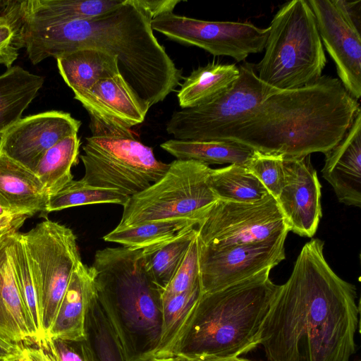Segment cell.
Instances as JSON below:
<instances>
[{
	"label": "cell",
	"instance_id": "6da1fadb",
	"mask_svg": "<svg viewBox=\"0 0 361 361\" xmlns=\"http://www.w3.org/2000/svg\"><path fill=\"white\" fill-rule=\"evenodd\" d=\"M314 238L279 286L259 340L269 361H350L359 323L356 287L339 277Z\"/></svg>",
	"mask_w": 361,
	"mask_h": 361
},
{
	"label": "cell",
	"instance_id": "7a4b0ae2",
	"mask_svg": "<svg viewBox=\"0 0 361 361\" xmlns=\"http://www.w3.org/2000/svg\"><path fill=\"white\" fill-rule=\"evenodd\" d=\"M152 20L139 0H124L104 14L47 28L22 29L20 36L33 64L82 48L114 56L121 75L151 107L180 86L183 78L157 41Z\"/></svg>",
	"mask_w": 361,
	"mask_h": 361
},
{
	"label": "cell",
	"instance_id": "3957f363",
	"mask_svg": "<svg viewBox=\"0 0 361 361\" xmlns=\"http://www.w3.org/2000/svg\"><path fill=\"white\" fill-rule=\"evenodd\" d=\"M360 110L338 78L322 75L306 86L269 94L219 140L283 159L325 154L343 137Z\"/></svg>",
	"mask_w": 361,
	"mask_h": 361
},
{
	"label": "cell",
	"instance_id": "277c9868",
	"mask_svg": "<svg viewBox=\"0 0 361 361\" xmlns=\"http://www.w3.org/2000/svg\"><path fill=\"white\" fill-rule=\"evenodd\" d=\"M98 301L128 361H153L162 321V290L147 273L142 249L106 247L90 267Z\"/></svg>",
	"mask_w": 361,
	"mask_h": 361
},
{
	"label": "cell",
	"instance_id": "5b68a950",
	"mask_svg": "<svg viewBox=\"0 0 361 361\" xmlns=\"http://www.w3.org/2000/svg\"><path fill=\"white\" fill-rule=\"evenodd\" d=\"M271 270L202 294L174 357H238L259 345L262 325L279 288L269 278Z\"/></svg>",
	"mask_w": 361,
	"mask_h": 361
},
{
	"label": "cell",
	"instance_id": "8992f818",
	"mask_svg": "<svg viewBox=\"0 0 361 361\" xmlns=\"http://www.w3.org/2000/svg\"><path fill=\"white\" fill-rule=\"evenodd\" d=\"M268 27L264 56L255 64L262 83L274 90H293L322 75L326 58L307 1L283 5Z\"/></svg>",
	"mask_w": 361,
	"mask_h": 361
},
{
	"label": "cell",
	"instance_id": "52a82bcc",
	"mask_svg": "<svg viewBox=\"0 0 361 361\" xmlns=\"http://www.w3.org/2000/svg\"><path fill=\"white\" fill-rule=\"evenodd\" d=\"M211 169L199 161L174 160L159 180L128 199L116 227L177 219L200 221L219 200L210 186Z\"/></svg>",
	"mask_w": 361,
	"mask_h": 361
},
{
	"label": "cell",
	"instance_id": "ba28073f",
	"mask_svg": "<svg viewBox=\"0 0 361 361\" xmlns=\"http://www.w3.org/2000/svg\"><path fill=\"white\" fill-rule=\"evenodd\" d=\"M80 156L83 182L114 190L129 197L147 189L166 172L169 164L158 160L152 148L133 137H87Z\"/></svg>",
	"mask_w": 361,
	"mask_h": 361
},
{
	"label": "cell",
	"instance_id": "9c48e42d",
	"mask_svg": "<svg viewBox=\"0 0 361 361\" xmlns=\"http://www.w3.org/2000/svg\"><path fill=\"white\" fill-rule=\"evenodd\" d=\"M31 266L42 331L46 341L71 277L82 262L73 231L45 220L22 233Z\"/></svg>",
	"mask_w": 361,
	"mask_h": 361
},
{
	"label": "cell",
	"instance_id": "30bf717a",
	"mask_svg": "<svg viewBox=\"0 0 361 361\" xmlns=\"http://www.w3.org/2000/svg\"><path fill=\"white\" fill-rule=\"evenodd\" d=\"M240 75L226 91L195 107L174 111L166 131L176 140H219L229 128L250 115L262 101L276 91L259 79L255 64L239 66Z\"/></svg>",
	"mask_w": 361,
	"mask_h": 361
},
{
	"label": "cell",
	"instance_id": "8fae6325",
	"mask_svg": "<svg viewBox=\"0 0 361 361\" xmlns=\"http://www.w3.org/2000/svg\"><path fill=\"white\" fill-rule=\"evenodd\" d=\"M198 243L224 247L258 243L289 232L276 199L254 203L218 200L196 226Z\"/></svg>",
	"mask_w": 361,
	"mask_h": 361
},
{
	"label": "cell",
	"instance_id": "7c38bea8",
	"mask_svg": "<svg viewBox=\"0 0 361 361\" xmlns=\"http://www.w3.org/2000/svg\"><path fill=\"white\" fill-rule=\"evenodd\" d=\"M152 27L168 38L195 46L214 56H229L243 61L251 54L262 52L269 27L261 28L248 22L207 21L173 12L152 20Z\"/></svg>",
	"mask_w": 361,
	"mask_h": 361
},
{
	"label": "cell",
	"instance_id": "4fadbf2b",
	"mask_svg": "<svg viewBox=\"0 0 361 361\" xmlns=\"http://www.w3.org/2000/svg\"><path fill=\"white\" fill-rule=\"evenodd\" d=\"M287 235L238 245L212 247L198 243L202 294L219 290L279 264L286 258Z\"/></svg>",
	"mask_w": 361,
	"mask_h": 361
},
{
	"label": "cell",
	"instance_id": "5bb4252c",
	"mask_svg": "<svg viewBox=\"0 0 361 361\" xmlns=\"http://www.w3.org/2000/svg\"><path fill=\"white\" fill-rule=\"evenodd\" d=\"M74 98L87 111L93 136L133 137L131 128L145 121L150 108L121 73L99 81Z\"/></svg>",
	"mask_w": 361,
	"mask_h": 361
},
{
	"label": "cell",
	"instance_id": "9a60e30c",
	"mask_svg": "<svg viewBox=\"0 0 361 361\" xmlns=\"http://www.w3.org/2000/svg\"><path fill=\"white\" fill-rule=\"evenodd\" d=\"M319 34L335 63L339 80L348 93L361 97V35L360 27L342 0H308Z\"/></svg>",
	"mask_w": 361,
	"mask_h": 361
},
{
	"label": "cell",
	"instance_id": "2e32d148",
	"mask_svg": "<svg viewBox=\"0 0 361 361\" xmlns=\"http://www.w3.org/2000/svg\"><path fill=\"white\" fill-rule=\"evenodd\" d=\"M80 126V121L61 111L28 116L0 135V152L35 172L46 152L64 137L78 134Z\"/></svg>",
	"mask_w": 361,
	"mask_h": 361
},
{
	"label": "cell",
	"instance_id": "e0dca14e",
	"mask_svg": "<svg viewBox=\"0 0 361 361\" xmlns=\"http://www.w3.org/2000/svg\"><path fill=\"white\" fill-rule=\"evenodd\" d=\"M283 185L276 200L289 231L312 238L322 212V186L310 156L283 159Z\"/></svg>",
	"mask_w": 361,
	"mask_h": 361
},
{
	"label": "cell",
	"instance_id": "ac0fdd59",
	"mask_svg": "<svg viewBox=\"0 0 361 361\" xmlns=\"http://www.w3.org/2000/svg\"><path fill=\"white\" fill-rule=\"evenodd\" d=\"M325 154L323 178L332 186L338 201L361 206V109L350 127Z\"/></svg>",
	"mask_w": 361,
	"mask_h": 361
},
{
	"label": "cell",
	"instance_id": "d6986e66",
	"mask_svg": "<svg viewBox=\"0 0 361 361\" xmlns=\"http://www.w3.org/2000/svg\"><path fill=\"white\" fill-rule=\"evenodd\" d=\"M124 0H8L20 29H42L93 18L108 12Z\"/></svg>",
	"mask_w": 361,
	"mask_h": 361
},
{
	"label": "cell",
	"instance_id": "ffe728a7",
	"mask_svg": "<svg viewBox=\"0 0 361 361\" xmlns=\"http://www.w3.org/2000/svg\"><path fill=\"white\" fill-rule=\"evenodd\" d=\"M95 294L92 269L82 262L71 275L46 340L86 339L87 313Z\"/></svg>",
	"mask_w": 361,
	"mask_h": 361
},
{
	"label": "cell",
	"instance_id": "44dd1931",
	"mask_svg": "<svg viewBox=\"0 0 361 361\" xmlns=\"http://www.w3.org/2000/svg\"><path fill=\"white\" fill-rule=\"evenodd\" d=\"M49 195L37 175L0 152V205L29 216L47 214Z\"/></svg>",
	"mask_w": 361,
	"mask_h": 361
},
{
	"label": "cell",
	"instance_id": "7402d4cb",
	"mask_svg": "<svg viewBox=\"0 0 361 361\" xmlns=\"http://www.w3.org/2000/svg\"><path fill=\"white\" fill-rule=\"evenodd\" d=\"M10 238L0 247V332L21 345L38 344L16 281Z\"/></svg>",
	"mask_w": 361,
	"mask_h": 361
},
{
	"label": "cell",
	"instance_id": "603a6c76",
	"mask_svg": "<svg viewBox=\"0 0 361 361\" xmlns=\"http://www.w3.org/2000/svg\"><path fill=\"white\" fill-rule=\"evenodd\" d=\"M56 59L59 73L74 97L89 91L99 81L120 73L117 58L97 49H78Z\"/></svg>",
	"mask_w": 361,
	"mask_h": 361
},
{
	"label": "cell",
	"instance_id": "cb8c5ba5",
	"mask_svg": "<svg viewBox=\"0 0 361 361\" xmlns=\"http://www.w3.org/2000/svg\"><path fill=\"white\" fill-rule=\"evenodd\" d=\"M44 82L42 76L20 66H11L0 75V135L22 118Z\"/></svg>",
	"mask_w": 361,
	"mask_h": 361
},
{
	"label": "cell",
	"instance_id": "d4e9b609",
	"mask_svg": "<svg viewBox=\"0 0 361 361\" xmlns=\"http://www.w3.org/2000/svg\"><path fill=\"white\" fill-rule=\"evenodd\" d=\"M239 75L235 64L209 63L199 67L180 85L178 104L182 109L204 104L228 90Z\"/></svg>",
	"mask_w": 361,
	"mask_h": 361
},
{
	"label": "cell",
	"instance_id": "484cf974",
	"mask_svg": "<svg viewBox=\"0 0 361 361\" xmlns=\"http://www.w3.org/2000/svg\"><path fill=\"white\" fill-rule=\"evenodd\" d=\"M160 147L178 160L210 164L246 166L254 153L251 148L231 140H181L171 139Z\"/></svg>",
	"mask_w": 361,
	"mask_h": 361
},
{
	"label": "cell",
	"instance_id": "4316f807",
	"mask_svg": "<svg viewBox=\"0 0 361 361\" xmlns=\"http://www.w3.org/2000/svg\"><path fill=\"white\" fill-rule=\"evenodd\" d=\"M202 295L199 284L187 291L162 297L161 334L154 360L174 357L178 343Z\"/></svg>",
	"mask_w": 361,
	"mask_h": 361
},
{
	"label": "cell",
	"instance_id": "83f0119b",
	"mask_svg": "<svg viewBox=\"0 0 361 361\" xmlns=\"http://www.w3.org/2000/svg\"><path fill=\"white\" fill-rule=\"evenodd\" d=\"M80 144L78 134L68 135L49 149L39 160L34 173L49 197L73 180L71 169L78 162Z\"/></svg>",
	"mask_w": 361,
	"mask_h": 361
},
{
	"label": "cell",
	"instance_id": "f1b7e54d",
	"mask_svg": "<svg viewBox=\"0 0 361 361\" xmlns=\"http://www.w3.org/2000/svg\"><path fill=\"white\" fill-rule=\"evenodd\" d=\"M210 186L219 200L243 203H254L269 193L245 165L229 164L212 169Z\"/></svg>",
	"mask_w": 361,
	"mask_h": 361
},
{
	"label": "cell",
	"instance_id": "f546056e",
	"mask_svg": "<svg viewBox=\"0 0 361 361\" xmlns=\"http://www.w3.org/2000/svg\"><path fill=\"white\" fill-rule=\"evenodd\" d=\"M199 221L192 219H177L121 228L116 227L103 238L106 242L116 243L126 247L144 249L172 240L196 227Z\"/></svg>",
	"mask_w": 361,
	"mask_h": 361
},
{
	"label": "cell",
	"instance_id": "4dcf8cb0",
	"mask_svg": "<svg viewBox=\"0 0 361 361\" xmlns=\"http://www.w3.org/2000/svg\"><path fill=\"white\" fill-rule=\"evenodd\" d=\"M196 235L195 227L172 240L142 249L145 269L162 291L174 275Z\"/></svg>",
	"mask_w": 361,
	"mask_h": 361
},
{
	"label": "cell",
	"instance_id": "1f68e13d",
	"mask_svg": "<svg viewBox=\"0 0 361 361\" xmlns=\"http://www.w3.org/2000/svg\"><path fill=\"white\" fill-rule=\"evenodd\" d=\"M10 256L20 298L38 344L45 339L42 331L35 280L22 233L10 238Z\"/></svg>",
	"mask_w": 361,
	"mask_h": 361
},
{
	"label": "cell",
	"instance_id": "d6a6232c",
	"mask_svg": "<svg viewBox=\"0 0 361 361\" xmlns=\"http://www.w3.org/2000/svg\"><path fill=\"white\" fill-rule=\"evenodd\" d=\"M85 327L86 338L97 361H128L122 343L100 305L97 294L89 305Z\"/></svg>",
	"mask_w": 361,
	"mask_h": 361
},
{
	"label": "cell",
	"instance_id": "836d02e7",
	"mask_svg": "<svg viewBox=\"0 0 361 361\" xmlns=\"http://www.w3.org/2000/svg\"><path fill=\"white\" fill-rule=\"evenodd\" d=\"M129 198L114 190L90 185L81 179L72 180L58 192L49 197L47 214L87 204L113 203L123 206Z\"/></svg>",
	"mask_w": 361,
	"mask_h": 361
},
{
	"label": "cell",
	"instance_id": "e575fe53",
	"mask_svg": "<svg viewBox=\"0 0 361 361\" xmlns=\"http://www.w3.org/2000/svg\"><path fill=\"white\" fill-rule=\"evenodd\" d=\"M246 166L276 200L283 185V157L254 150Z\"/></svg>",
	"mask_w": 361,
	"mask_h": 361
},
{
	"label": "cell",
	"instance_id": "d590c367",
	"mask_svg": "<svg viewBox=\"0 0 361 361\" xmlns=\"http://www.w3.org/2000/svg\"><path fill=\"white\" fill-rule=\"evenodd\" d=\"M0 8V64L11 67L21 49L20 22L7 1L1 0Z\"/></svg>",
	"mask_w": 361,
	"mask_h": 361
},
{
	"label": "cell",
	"instance_id": "8d00e7d4",
	"mask_svg": "<svg viewBox=\"0 0 361 361\" xmlns=\"http://www.w3.org/2000/svg\"><path fill=\"white\" fill-rule=\"evenodd\" d=\"M201 284L197 235L182 262L162 293V297L178 294Z\"/></svg>",
	"mask_w": 361,
	"mask_h": 361
},
{
	"label": "cell",
	"instance_id": "74e56055",
	"mask_svg": "<svg viewBox=\"0 0 361 361\" xmlns=\"http://www.w3.org/2000/svg\"><path fill=\"white\" fill-rule=\"evenodd\" d=\"M44 342L58 361H97L87 338L82 341L48 339Z\"/></svg>",
	"mask_w": 361,
	"mask_h": 361
},
{
	"label": "cell",
	"instance_id": "f35d334b",
	"mask_svg": "<svg viewBox=\"0 0 361 361\" xmlns=\"http://www.w3.org/2000/svg\"><path fill=\"white\" fill-rule=\"evenodd\" d=\"M28 217L23 214H8L0 216V247L8 238L18 233Z\"/></svg>",
	"mask_w": 361,
	"mask_h": 361
},
{
	"label": "cell",
	"instance_id": "ab89813d",
	"mask_svg": "<svg viewBox=\"0 0 361 361\" xmlns=\"http://www.w3.org/2000/svg\"><path fill=\"white\" fill-rule=\"evenodd\" d=\"M20 361H58L47 344L22 345Z\"/></svg>",
	"mask_w": 361,
	"mask_h": 361
},
{
	"label": "cell",
	"instance_id": "60d3db41",
	"mask_svg": "<svg viewBox=\"0 0 361 361\" xmlns=\"http://www.w3.org/2000/svg\"><path fill=\"white\" fill-rule=\"evenodd\" d=\"M149 13L152 19L162 14L173 12L177 4L182 2L180 0H139Z\"/></svg>",
	"mask_w": 361,
	"mask_h": 361
},
{
	"label": "cell",
	"instance_id": "b9f144b4",
	"mask_svg": "<svg viewBox=\"0 0 361 361\" xmlns=\"http://www.w3.org/2000/svg\"><path fill=\"white\" fill-rule=\"evenodd\" d=\"M22 345L13 342L0 332V357L9 361L19 360L21 357Z\"/></svg>",
	"mask_w": 361,
	"mask_h": 361
},
{
	"label": "cell",
	"instance_id": "7bdbcfd3",
	"mask_svg": "<svg viewBox=\"0 0 361 361\" xmlns=\"http://www.w3.org/2000/svg\"><path fill=\"white\" fill-rule=\"evenodd\" d=\"M187 361H250L238 357H200L190 359Z\"/></svg>",
	"mask_w": 361,
	"mask_h": 361
},
{
	"label": "cell",
	"instance_id": "ee69618b",
	"mask_svg": "<svg viewBox=\"0 0 361 361\" xmlns=\"http://www.w3.org/2000/svg\"><path fill=\"white\" fill-rule=\"evenodd\" d=\"M153 361H184V360L178 359L176 357H166V358L155 359Z\"/></svg>",
	"mask_w": 361,
	"mask_h": 361
},
{
	"label": "cell",
	"instance_id": "f6af8a7d",
	"mask_svg": "<svg viewBox=\"0 0 361 361\" xmlns=\"http://www.w3.org/2000/svg\"><path fill=\"white\" fill-rule=\"evenodd\" d=\"M17 214V213H13L10 209L0 205V216H3L4 214Z\"/></svg>",
	"mask_w": 361,
	"mask_h": 361
},
{
	"label": "cell",
	"instance_id": "bcb514c9",
	"mask_svg": "<svg viewBox=\"0 0 361 361\" xmlns=\"http://www.w3.org/2000/svg\"><path fill=\"white\" fill-rule=\"evenodd\" d=\"M0 361H9V360H7L6 358L0 357Z\"/></svg>",
	"mask_w": 361,
	"mask_h": 361
},
{
	"label": "cell",
	"instance_id": "7dc6e473",
	"mask_svg": "<svg viewBox=\"0 0 361 361\" xmlns=\"http://www.w3.org/2000/svg\"><path fill=\"white\" fill-rule=\"evenodd\" d=\"M13 361H20V360H13Z\"/></svg>",
	"mask_w": 361,
	"mask_h": 361
},
{
	"label": "cell",
	"instance_id": "c3c4849f",
	"mask_svg": "<svg viewBox=\"0 0 361 361\" xmlns=\"http://www.w3.org/2000/svg\"><path fill=\"white\" fill-rule=\"evenodd\" d=\"M0 4H1V0H0Z\"/></svg>",
	"mask_w": 361,
	"mask_h": 361
}]
</instances>
